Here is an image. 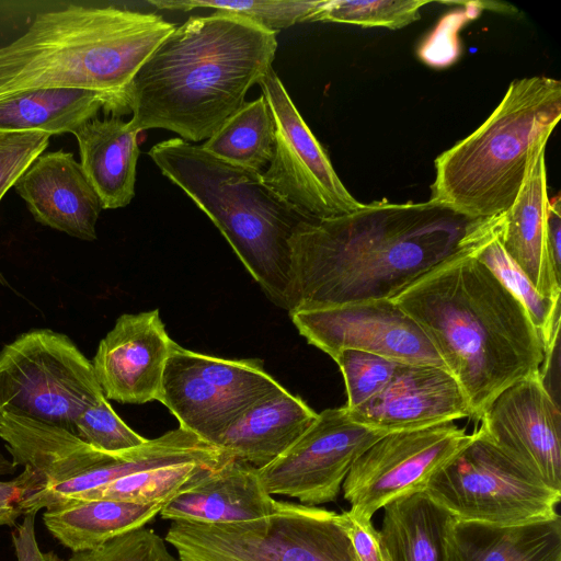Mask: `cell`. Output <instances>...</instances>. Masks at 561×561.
I'll use <instances>...</instances> for the list:
<instances>
[{"instance_id":"1","label":"cell","mask_w":561,"mask_h":561,"mask_svg":"<svg viewBox=\"0 0 561 561\" xmlns=\"http://www.w3.org/2000/svg\"><path fill=\"white\" fill-rule=\"evenodd\" d=\"M500 226V216L472 220L428 201H376L304 220L289 240L287 310L391 299L444 262L478 253Z\"/></svg>"},{"instance_id":"2","label":"cell","mask_w":561,"mask_h":561,"mask_svg":"<svg viewBox=\"0 0 561 561\" xmlns=\"http://www.w3.org/2000/svg\"><path fill=\"white\" fill-rule=\"evenodd\" d=\"M391 300L431 341L477 421L501 392L545 360L527 310L477 253L444 262Z\"/></svg>"},{"instance_id":"3","label":"cell","mask_w":561,"mask_h":561,"mask_svg":"<svg viewBox=\"0 0 561 561\" xmlns=\"http://www.w3.org/2000/svg\"><path fill=\"white\" fill-rule=\"evenodd\" d=\"M276 33L228 12L191 16L142 62L126 90L130 125L208 139L272 68Z\"/></svg>"},{"instance_id":"4","label":"cell","mask_w":561,"mask_h":561,"mask_svg":"<svg viewBox=\"0 0 561 561\" xmlns=\"http://www.w3.org/2000/svg\"><path fill=\"white\" fill-rule=\"evenodd\" d=\"M175 27L159 14L116 7L39 12L20 37L0 47V98L90 90L117 100L125 115L133 77Z\"/></svg>"},{"instance_id":"5","label":"cell","mask_w":561,"mask_h":561,"mask_svg":"<svg viewBox=\"0 0 561 561\" xmlns=\"http://www.w3.org/2000/svg\"><path fill=\"white\" fill-rule=\"evenodd\" d=\"M561 118V82L516 79L491 115L434 161L431 203L468 219L505 213Z\"/></svg>"},{"instance_id":"6","label":"cell","mask_w":561,"mask_h":561,"mask_svg":"<svg viewBox=\"0 0 561 561\" xmlns=\"http://www.w3.org/2000/svg\"><path fill=\"white\" fill-rule=\"evenodd\" d=\"M148 156L213 221L270 299L287 310L289 240L307 217L276 195L261 173L226 162L194 145L171 138Z\"/></svg>"},{"instance_id":"7","label":"cell","mask_w":561,"mask_h":561,"mask_svg":"<svg viewBox=\"0 0 561 561\" xmlns=\"http://www.w3.org/2000/svg\"><path fill=\"white\" fill-rule=\"evenodd\" d=\"M164 540L179 561H357L336 512L284 501L251 522H172Z\"/></svg>"},{"instance_id":"8","label":"cell","mask_w":561,"mask_h":561,"mask_svg":"<svg viewBox=\"0 0 561 561\" xmlns=\"http://www.w3.org/2000/svg\"><path fill=\"white\" fill-rule=\"evenodd\" d=\"M437 469L424 492L455 520L514 525L553 517L561 491L548 486L479 431Z\"/></svg>"},{"instance_id":"9","label":"cell","mask_w":561,"mask_h":561,"mask_svg":"<svg viewBox=\"0 0 561 561\" xmlns=\"http://www.w3.org/2000/svg\"><path fill=\"white\" fill-rule=\"evenodd\" d=\"M104 398L92 362L62 333L31 330L0 351V414L75 434L77 417Z\"/></svg>"},{"instance_id":"10","label":"cell","mask_w":561,"mask_h":561,"mask_svg":"<svg viewBox=\"0 0 561 561\" xmlns=\"http://www.w3.org/2000/svg\"><path fill=\"white\" fill-rule=\"evenodd\" d=\"M275 124V142L263 182L308 219H327L359 208L330 158L291 101L273 67L259 81Z\"/></svg>"},{"instance_id":"11","label":"cell","mask_w":561,"mask_h":561,"mask_svg":"<svg viewBox=\"0 0 561 561\" xmlns=\"http://www.w3.org/2000/svg\"><path fill=\"white\" fill-rule=\"evenodd\" d=\"M472 436L454 422L386 434L354 461L342 484L350 511L371 519L387 504L424 491Z\"/></svg>"},{"instance_id":"12","label":"cell","mask_w":561,"mask_h":561,"mask_svg":"<svg viewBox=\"0 0 561 561\" xmlns=\"http://www.w3.org/2000/svg\"><path fill=\"white\" fill-rule=\"evenodd\" d=\"M388 434L352 419L345 407L327 409L282 455L257 468L265 491L317 506L336 500L354 461Z\"/></svg>"},{"instance_id":"13","label":"cell","mask_w":561,"mask_h":561,"mask_svg":"<svg viewBox=\"0 0 561 561\" xmlns=\"http://www.w3.org/2000/svg\"><path fill=\"white\" fill-rule=\"evenodd\" d=\"M299 333L332 359L345 350L447 370L419 324L391 299L365 300L289 313Z\"/></svg>"},{"instance_id":"14","label":"cell","mask_w":561,"mask_h":561,"mask_svg":"<svg viewBox=\"0 0 561 561\" xmlns=\"http://www.w3.org/2000/svg\"><path fill=\"white\" fill-rule=\"evenodd\" d=\"M488 440L561 491V414L540 369L501 392L480 419Z\"/></svg>"},{"instance_id":"15","label":"cell","mask_w":561,"mask_h":561,"mask_svg":"<svg viewBox=\"0 0 561 561\" xmlns=\"http://www.w3.org/2000/svg\"><path fill=\"white\" fill-rule=\"evenodd\" d=\"M173 342L158 309L118 317L92 360L105 398L133 404L159 401Z\"/></svg>"},{"instance_id":"16","label":"cell","mask_w":561,"mask_h":561,"mask_svg":"<svg viewBox=\"0 0 561 561\" xmlns=\"http://www.w3.org/2000/svg\"><path fill=\"white\" fill-rule=\"evenodd\" d=\"M348 412L354 421L388 433L472 419L470 403L448 370L400 362L377 396Z\"/></svg>"},{"instance_id":"17","label":"cell","mask_w":561,"mask_h":561,"mask_svg":"<svg viewBox=\"0 0 561 561\" xmlns=\"http://www.w3.org/2000/svg\"><path fill=\"white\" fill-rule=\"evenodd\" d=\"M14 188L41 225L84 241L96 239L102 204L72 152L44 151Z\"/></svg>"},{"instance_id":"18","label":"cell","mask_w":561,"mask_h":561,"mask_svg":"<svg viewBox=\"0 0 561 561\" xmlns=\"http://www.w3.org/2000/svg\"><path fill=\"white\" fill-rule=\"evenodd\" d=\"M227 459L219 448L195 434L178 427L118 455L115 459L88 470L70 480L42 489L21 503L25 514L50 508L75 496L93 491L119 478L148 469L203 462L218 465Z\"/></svg>"},{"instance_id":"19","label":"cell","mask_w":561,"mask_h":561,"mask_svg":"<svg viewBox=\"0 0 561 561\" xmlns=\"http://www.w3.org/2000/svg\"><path fill=\"white\" fill-rule=\"evenodd\" d=\"M275 506L257 468L229 458L197 485L170 500L159 514L171 522L237 524L268 516Z\"/></svg>"},{"instance_id":"20","label":"cell","mask_w":561,"mask_h":561,"mask_svg":"<svg viewBox=\"0 0 561 561\" xmlns=\"http://www.w3.org/2000/svg\"><path fill=\"white\" fill-rule=\"evenodd\" d=\"M548 203L546 147H542L533 158L514 203L502 214L499 240L541 296L560 300L561 277L554 272L547 247Z\"/></svg>"},{"instance_id":"21","label":"cell","mask_w":561,"mask_h":561,"mask_svg":"<svg viewBox=\"0 0 561 561\" xmlns=\"http://www.w3.org/2000/svg\"><path fill=\"white\" fill-rule=\"evenodd\" d=\"M0 438L16 467H31L41 477L42 489L121 455L100 450L65 428L9 412L0 414Z\"/></svg>"},{"instance_id":"22","label":"cell","mask_w":561,"mask_h":561,"mask_svg":"<svg viewBox=\"0 0 561 561\" xmlns=\"http://www.w3.org/2000/svg\"><path fill=\"white\" fill-rule=\"evenodd\" d=\"M317 416L300 397L282 387L234 420L216 447L233 459L262 468L290 447Z\"/></svg>"},{"instance_id":"23","label":"cell","mask_w":561,"mask_h":561,"mask_svg":"<svg viewBox=\"0 0 561 561\" xmlns=\"http://www.w3.org/2000/svg\"><path fill=\"white\" fill-rule=\"evenodd\" d=\"M139 134L117 115L93 118L72 134L81 168L103 209L125 207L135 196Z\"/></svg>"},{"instance_id":"24","label":"cell","mask_w":561,"mask_h":561,"mask_svg":"<svg viewBox=\"0 0 561 561\" xmlns=\"http://www.w3.org/2000/svg\"><path fill=\"white\" fill-rule=\"evenodd\" d=\"M448 561H561V517L514 525L453 520Z\"/></svg>"},{"instance_id":"25","label":"cell","mask_w":561,"mask_h":561,"mask_svg":"<svg viewBox=\"0 0 561 561\" xmlns=\"http://www.w3.org/2000/svg\"><path fill=\"white\" fill-rule=\"evenodd\" d=\"M124 115L114 98L80 89H39L0 98V133L73 134L84 123Z\"/></svg>"},{"instance_id":"26","label":"cell","mask_w":561,"mask_h":561,"mask_svg":"<svg viewBox=\"0 0 561 561\" xmlns=\"http://www.w3.org/2000/svg\"><path fill=\"white\" fill-rule=\"evenodd\" d=\"M159 402L178 419L180 427L215 447L245 411L201 377L190 363L186 348L175 342L165 365Z\"/></svg>"},{"instance_id":"27","label":"cell","mask_w":561,"mask_h":561,"mask_svg":"<svg viewBox=\"0 0 561 561\" xmlns=\"http://www.w3.org/2000/svg\"><path fill=\"white\" fill-rule=\"evenodd\" d=\"M164 506L117 500H90L46 508L43 523L49 534L72 552L98 548L145 527Z\"/></svg>"},{"instance_id":"28","label":"cell","mask_w":561,"mask_h":561,"mask_svg":"<svg viewBox=\"0 0 561 561\" xmlns=\"http://www.w3.org/2000/svg\"><path fill=\"white\" fill-rule=\"evenodd\" d=\"M382 510L378 535L385 561H448L447 536L454 518L424 491Z\"/></svg>"},{"instance_id":"29","label":"cell","mask_w":561,"mask_h":561,"mask_svg":"<svg viewBox=\"0 0 561 561\" xmlns=\"http://www.w3.org/2000/svg\"><path fill=\"white\" fill-rule=\"evenodd\" d=\"M275 124L263 95L243 105L201 145L210 154L262 173L273 156Z\"/></svg>"},{"instance_id":"30","label":"cell","mask_w":561,"mask_h":561,"mask_svg":"<svg viewBox=\"0 0 561 561\" xmlns=\"http://www.w3.org/2000/svg\"><path fill=\"white\" fill-rule=\"evenodd\" d=\"M221 463L188 462L148 469L114 480L93 491L75 496L66 503L117 500L140 504H167L176 495L197 485Z\"/></svg>"},{"instance_id":"31","label":"cell","mask_w":561,"mask_h":561,"mask_svg":"<svg viewBox=\"0 0 561 561\" xmlns=\"http://www.w3.org/2000/svg\"><path fill=\"white\" fill-rule=\"evenodd\" d=\"M499 232L480 249L477 253V257L485 264L523 304L541 337L545 354H547L559 343L560 300L541 296L536 290L531 282L505 253L499 240Z\"/></svg>"},{"instance_id":"32","label":"cell","mask_w":561,"mask_h":561,"mask_svg":"<svg viewBox=\"0 0 561 561\" xmlns=\"http://www.w3.org/2000/svg\"><path fill=\"white\" fill-rule=\"evenodd\" d=\"M195 370L243 410L279 390L259 359H226L186 350Z\"/></svg>"},{"instance_id":"33","label":"cell","mask_w":561,"mask_h":561,"mask_svg":"<svg viewBox=\"0 0 561 561\" xmlns=\"http://www.w3.org/2000/svg\"><path fill=\"white\" fill-rule=\"evenodd\" d=\"M322 1L151 0L148 3L159 10L186 12L194 9H214L217 12H228L277 34L280 30L288 28L296 23L307 22Z\"/></svg>"},{"instance_id":"34","label":"cell","mask_w":561,"mask_h":561,"mask_svg":"<svg viewBox=\"0 0 561 561\" xmlns=\"http://www.w3.org/2000/svg\"><path fill=\"white\" fill-rule=\"evenodd\" d=\"M428 3V0H323L307 22L398 30L419 20L421 8Z\"/></svg>"},{"instance_id":"35","label":"cell","mask_w":561,"mask_h":561,"mask_svg":"<svg viewBox=\"0 0 561 561\" xmlns=\"http://www.w3.org/2000/svg\"><path fill=\"white\" fill-rule=\"evenodd\" d=\"M344 378L347 410H354L377 396L392 378L399 362L366 353L345 350L333 359Z\"/></svg>"},{"instance_id":"36","label":"cell","mask_w":561,"mask_h":561,"mask_svg":"<svg viewBox=\"0 0 561 561\" xmlns=\"http://www.w3.org/2000/svg\"><path fill=\"white\" fill-rule=\"evenodd\" d=\"M75 434L110 454H122L147 442L116 414L106 398L87 408L77 417Z\"/></svg>"},{"instance_id":"37","label":"cell","mask_w":561,"mask_h":561,"mask_svg":"<svg viewBox=\"0 0 561 561\" xmlns=\"http://www.w3.org/2000/svg\"><path fill=\"white\" fill-rule=\"evenodd\" d=\"M68 561H179L154 530L139 528L102 546L72 552Z\"/></svg>"},{"instance_id":"38","label":"cell","mask_w":561,"mask_h":561,"mask_svg":"<svg viewBox=\"0 0 561 561\" xmlns=\"http://www.w3.org/2000/svg\"><path fill=\"white\" fill-rule=\"evenodd\" d=\"M44 133H0V202L49 145Z\"/></svg>"},{"instance_id":"39","label":"cell","mask_w":561,"mask_h":561,"mask_svg":"<svg viewBox=\"0 0 561 561\" xmlns=\"http://www.w3.org/2000/svg\"><path fill=\"white\" fill-rule=\"evenodd\" d=\"M43 488L41 477L31 468L14 479L0 480V527H14L19 517L24 516L21 503Z\"/></svg>"},{"instance_id":"40","label":"cell","mask_w":561,"mask_h":561,"mask_svg":"<svg viewBox=\"0 0 561 561\" xmlns=\"http://www.w3.org/2000/svg\"><path fill=\"white\" fill-rule=\"evenodd\" d=\"M339 519L357 561H385L378 530L374 527L371 519L363 518L350 510L339 514Z\"/></svg>"},{"instance_id":"41","label":"cell","mask_w":561,"mask_h":561,"mask_svg":"<svg viewBox=\"0 0 561 561\" xmlns=\"http://www.w3.org/2000/svg\"><path fill=\"white\" fill-rule=\"evenodd\" d=\"M35 513L24 515L23 520L13 527L11 541L16 561H65L54 551L41 550L35 531Z\"/></svg>"},{"instance_id":"42","label":"cell","mask_w":561,"mask_h":561,"mask_svg":"<svg viewBox=\"0 0 561 561\" xmlns=\"http://www.w3.org/2000/svg\"><path fill=\"white\" fill-rule=\"evenodd\" d=\"M546 231L550 260L554 272L561 277V203L559 196L549 199Z\"/></svg>"},{"instance_id":"43","label":"cell","mask_w":561,"mask_h":561,"mask_svg":"<svg viewBox=\"0 0 561 561\" xmlns=\"http://www.w3.org/2000/svg\"><path fill=\"white\" fill-rule=\"evenodd\" d=\"M16 468L18 467L11 460L0 454V476L13 474Z\"/></svg>"},{"instance_id":"44","label":"cell","mask_w":561,"mask_h":561,"mask_svg":"<svg viewBox=\"0 0 561 561\" xmlns=\"http://www.w3.org/2000/svg\"><path fill=\"white\" fill-rule=\"evenodd\" d=\"M0 284L4 285V286H8V282L5 280V278L3 277V274L1 273L0 271Z\"/></svg>"}]
</instances>
